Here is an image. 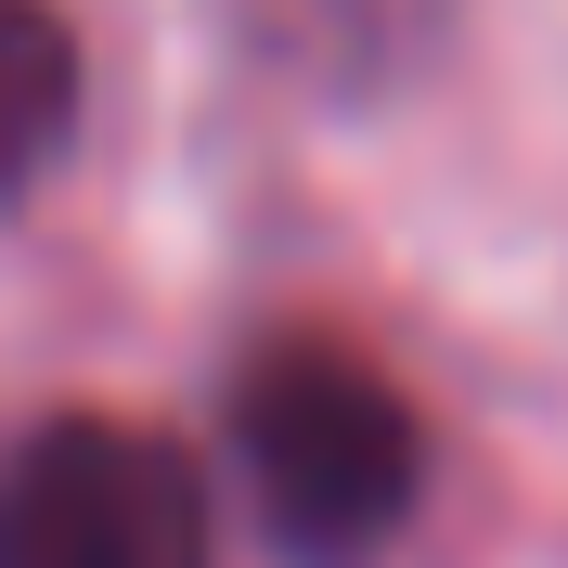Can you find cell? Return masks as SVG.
<instances>
[{
	"label": "cell",
	"mask_w": 568,
	"mask_h": 568,
	"mask_svg": "<svg viewBox=\"0 0 568 568\" xmlns=\"http://www.w3.org/2000/svg\"><path fill=\"white\" fill-rule=\"evenodd\" d=\"M233 478L284 568H375L426 504V426L349 336H272L233 375Z\"/></svg>",
	"instance_id": "6da1fadb"
},
{
	"label": "cell",
	"mask_w": 568,
	"mask_h": 568,
	"mask_svg": "<svg viewBox=\"0 0 568 568\" xmlns=\"http://www.w3.org/2000/svg\"><path fill=\"white\" fill-rule=\"evenodd\" d=\"M0 568H207V478L130 414H52L0 453Z\"/></svg>",
	"instance_id": "7a4b0ae2"
},
{
	"label": "cell",
	"mask_w": 568,
	"mask_h": 568,
	"mask_svg": "<svg viewBox=\"0 0 568 568\" xmlns=\"http://www.w3.org/2000/svg\"><path fill=\"white\" fill-rule=\"evenodd\" d=\"M78 142V27L65 0H0V207L52 181Z\"/></svg>",
	"instance_id": "3957f363"
}]
</instances>
